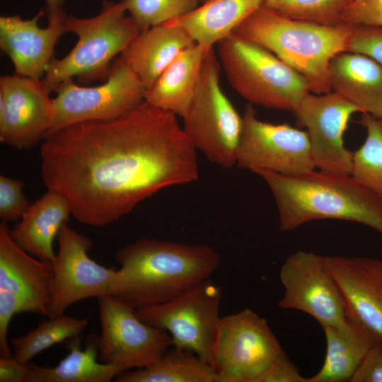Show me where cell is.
<instances>
[{"mask_svg": "<svg viewBox=\"0 0 382 382\" xmlns=\"http://www.w3.org/2000/svg\"><path fill=\"white\" fill-rule=\"evenodd\" d=\"M253 173L273 194L282 231L313 220L338 219L363 224L382 234V199L350 175L314 170L296 175Z\"/></svg>", "mask_w": 382, "mask_h": 382, "instance_id": "3", "label": "cell"}, {"mask_svg": "<svg viewBox=\"0 0 382 382\" xmlns=\"http://www.w3.org/2000/svg\"><path fill=\"white\" fill-rule=\"evenodd\" d=\"M283 351L266 320L253 311L221 316L212 351L216 382H257Z\"/></svg>", "mask_w": 382, "mask_h": 382, "instance_id": "8", "label": "cell"}, {"mask_svg": "<svg viewBox=\"0 0 382 382\" xmlns=\"http://www.w3.org/2000/svg\"><path fill=\"white\" fill-rule=\"evenodd\" d=\"M342 21L352 25L382 26V0H351Z\"/></svg>", "mask_w": 382, "mask_h": 382, "instance_id": "35", "label": "cell"}, {"mask_svg": "<svg viewBox=\"0 0 382 382\" xmlns=\"http://www.w3.org/2000/svg\"><path fill=\"white\" fill-rule=\"evenodd\" d=\"M209 50L195 42L182 51L147 89L144 100L182 118L185 117Z\"/></svg>", "mask_w": 382, "mask_h": 382, "instance_id": "23", "label": "cell"}, {"mask_svg": "<svg viewBox=\"0 0 382 382\" xmlns=\"http://www.w3.org/2000/svg\"><path fill=\"white\" fill-rule=\"evenodd\" d=\"M116 382H216L214 368L195 353L173 347L150 366L120 372Z\"/></svg>", "mask_w": 382, "mask_h": 382, "instance_id": "27", "label": "cell"}, {"mask_svg": "<svg viewBox=\"0 0 382 382\" xmlns=\"http://www.w3.org/2000/svg\"><path fill=\"white\" fill-rule=\"evenodd\" d=\"M359 123L367 136L353 152L350 175L382 199V117L363 112Z\"/></svg>", "mask_w": 382, "mask_h": 382, "instance_id": "29", "label": "cell"}, {"mask_svg": "<svg viewBox=\"0 0 382 382\" xmlns=\"http://www.w3.org/2000/svg\"><path fill=\"white\" fill-rule=\"evenodd\" d=\"M236 166L252 172L265 170L287 175L306 173L316 168L306 132L288 124L260 120L250 103L243 115Z\"/></svg>", "mask_w": 382, "mask_h": 382, "instance_id": "13", "label": "cell"}, {"mask_svg": "<svg viewBox=\"0 0 382 382\" xmlns=\"http://www.w3.org/2000/svg\"><path fill=\"white\" fill-rule=\"evenodd\" d=\"M59 250L51 261L53 282L47 316L64 313L76 302L109 294L116 270L89 257L93 243L87 236L64 224L56 237Z\"/></svg>", "mask_w": 382, "mask_h": 382, "instance_id": "14", "label": "cell"}, {"mask_svg": "<svg viewBox=\"0 0 382 382\" xmlns=\"http://www.w3.org/2000/svg\"><path fill=\"white\" fill-rule=\"evenodd\" d=\"M41 177L71 215L105 226L164 188L199 178L197 150L177 115L144 100L114 119L83 121L47 134Z\"/></svg>", "mask_w": 382, "mask_h": 382, "instance_id": "1", "label": "cell"}, {"mask_svg": "<svg viewBox=\"0 0 382 382\" xmlns=\"http://www.w3.org/2000/svg\"><path fill=\"white\" fill-rule=\"evenodd\" d=\"M42 80L18 74L0 78V141L26 149L49 132L52 98Z\"/></svg>", "mask_w": 382, "mask_h": 382, "instance_id": "16", "label": "cell"}, {"mask_svg": "<svg viewBox=\"0 0 382 382\" xmlns=\"http://www.w3.org/2000/svg\"><path fill=\"white\" fill-rule=\"evenodd\" d=\"M329 71L333 92L362 113L382 117V66L364 54L342 52L331 59Z\"/></svg>", "mask_w": 382, "mask_h": 382, "instance_id": "21", "label": "cell"}, {"mask_svg": "<svg viewBox=\"0 0 382 382\" xmlns=\"http://www.w3.org/2000/svg\"><path fill=\"white\" fill-rule=\"evenodd\" d=\"M35 313L33 306L21 296L8 291L0 289V354L2 357H11L8 332L12 317L18 313Z\"/></svg>", "mask_w": 382, "mask_h": 382, "instance_id": "34", "label": "cell"}, {"mask_svg": "<svg viewBox=\"0 0 382 382\" xmlns=\"http://www.w3.org/2000/svg\"><path fill=\"white\" fill-rule=\"evenodd\" d=\"M257 382H308L283 351L262 373Z\"/></svg>", "mask_w": 382, "mask_h": 382, "instance_id": "36", "label": "cell"}, {"mask_svg": "<svg viewBox=\"0 0 382 382\" xmlns=\"http://www.w3.org/2000/svg\"><path fill=\"white\" fill-rule=\"evenodd\" d=\"M128 14L141 30L187 14L199 6V0H123Z\"/></svg>", "mask_w": 382, "mask_h": 382, "instance_id": "31", "label": "cell"}, {"mask_svg": "<svg viewBox=\"0 0 382 382\" xmlns=\"http://www.w3.org/2000/svg\"><path fill=\"white\" fill-rule=\"evenodd\" d=\"M207 1H209V0H199L200 4L204 3V2Z\"/></svg>", "mask_w": 382, "mask_h": 382, "instance_id": "40", "label": "cell"}, {"mask_svg": "<svg viewBox=\"0 0 382 382\" xmlns=\"http://www.w3.org/2000/svg\"><path fill=\"white\" fill-rule=\"evenodd\" d=\"M7 223L0 224V289L28 301L35 313L47 316L53 282L51 261L34 258L12 239Z\"/></svg>", "mask_w": 382, "mask_h": 382, "instance_id": "19", "label": "cell"}, {"mask_svg": "<svg viewBox=\"0 0 382 382\" xmlns=\"http://www.w3.org/2000/svg\"><path fill=\"white\" fill-rule=\"evenodd\" d=\"M346 52L364 54L382 66V26L352 25Z\"/></svg>", "mask_w": 382, "mask_h": 382, "instance_id": "33", "label": "cell"}, {"mask_svg": "<svg viewBox=\"0 0 382 382\" xmlns=\"http://www.w3.org/2000/svg\"><path fill=\"white\" fill-rule=\"evenodd\" d=\"M326 354L320 371L308 382H346L352 378L365 356L376 343L363 328L348 319L340 326L323 328Z\"/></svg>", "mask_w": 382, "mask_h": 382, "instance_id": "25", "label": "cell"}, {"mask_svg": "<svg viewBox=\"0 0 382 382\" xmlns=\"http://www.w3.org/2000/svg\"><path fill=\"white\" fill-rule=\"evenodd\" d=\"M97 299L101 324L98 345L100 361L122 371L141 369L156 362L172 345L166 330L144 323L133 308L109 294Z\"/></svg>", "mask_w": 382, "mask_h": 382, "instance_id": "11", "label": "cell"}, {"mask_svg": "<svg viewBox=\"0 0 382 382\" xmlns=\"http://www.w3.org/2000/svg\"><path fill=\"white\" fill-rule=\"evenodd\" d=\"M98 337L90 334L81 348L80 337L69 340V354L54 367H42L30 363L28 382H109L121 371V368L98 362Z\"/></svg>", "mask_w": 382, "mask_h": 382, "instance_id": "26", "label": "cell"}, {"mask_svg": "<svg viewBox=\"0 0 382 382\" xmlns=\"http://www.w3.org/2000/svg\"><path fill=\"white\" fill-rule=\"evenodd\" d=\"M48 18L64 13L63 6L66 0H46Z\"/></svg>", "mask_w": 382, "mask_h": 382, "instance_id": "39", "label": "cell"}, {"mask_svg": "<svg viewBox=\"0 0 382 382\" xmlns=\"http://www.w3.org/2000/svg\"><path fill=\"white\" fill-rule=\"evenodd\" d=\"M71 215L66 199L61 194L47 192L30 204L20 221L9 230L13 241L33 257L52 261L55 256L52 243L61 227Z\"/></svg>", "mask_w": 382, "mask_h": 382, "instance_id": "22", "label": "cell"}, {"mask_svg": "<svg viewBox=\"0 0 382 382\" xmlns=\"http://www.w3.org/2000/svg\"><path fill=\"white\" fill-rule=\"evenodd\" d=\"M88 323V318L78 319L64 313L42 320L27 334L11 340L14 357L28 363L37 354L50 347L80 337Z\"/></svg>", "mask_w": 382, "mask_h": 382, "instance_id": "28", "label": "cell"}, {"mask_svg": "<svg viewBox=\"0 0 382 382\" xmlns=\"http://www.w3.org/2000/svg\"><path fill=\"white\" fill-rule=\"evenodd\" d=\"M146 91L119 56L111 63L108 78L102 84L83 87L69 79L56 88L47 134L80 122L120 117L143 102Z\"/></svg>", "mask_w": 382, "mask_h": 382, "instance_id": "10", "label": "cell"}, {"mask_svg": "<svg viewBox=\"0 0 382 382\" xmlns=\"http://www.w3.org/2000/svg\"><path fill=\"white\" fill-rule=\"evenodd\" d=\"M350 382H382V344L371 347Z\"/></svg>", "mask_w": 382, "mask_h": 382, "instance_id": "37", "label": "cell"}, {"mask_svg": "<svg viewBox=\"0 0 382 382\" xmlns=\"http://www.w3.org/2000/svg\"><path fill=\"white\" fill-rule=\"evenodd\" d=\"M221 69L212 47L204 59L194 98L183 117V129L196 150L212 163L229 169L236 165L243 116L221 89Z\"/></svg>", "mask_w": 382, "mask_h": 382, "instance_id": "7", "label": "cell"}, {"mask_svg": "<svg viewBox=\"0 0 382 382\" xmlns=\"http://www.w3.org/2000/svg\"><path fill=\"white\" fill-rule=\"evenodd\" d=\"M42 8L31 19L19 15L0 17V47L13 62L16 73L35 80H42L54 59L55 45L64 30V12L48 18V25L39 26L45 15Z\"/></svg>", "mask_w": 382, "mask_h": 382, "instance_id": "17", "label": "cell"}, {"mask_svg": "<svg viewBox=\"0 0 382 382\" xmlns=\"http://www.w3.org/2000/svg\"><path fill=\"white\" fill-rule=\"evenodd\" d=\"M222 291L207 279L170 301L134 312L144 323L166 330L173 347L192 352L212 366Z\"/></svg>", "mask_w": 382, "mask_h": 382, "instance_id": "9", "label": "cell"}, {"mask_svg": "<svg viewBox=\"0 0 382 382\" xmlns=\"http://www.w3.org/2000/svg\"><path fill=\"white\" fill-rule=\"evenodd\" d=\"M109 294L134 309L173 299L209 279L221 262L207 244L143 237L120 248Z\"/></svg>", "mask_w": 382, "mask_h": 382, "instance_id": "2", "label": "cell"}, {"mask_svg": "<svg viewBox=\"0 0 382 382\" xmlns=\"http://www.w3.org/2000/svg\"><path fill=\"white\" fill-rule=\"evenodd\" d=\"M19 180L0 176V217L8 223L20 220L30 204L23 195Z\"/></svg>", "mask_w": 382, "mask_h": 382, "instance_id": "32", "label": "cell"}, {"mask_svg": "<svg viewBox=\"0 0 382 382\" xmlns=\"http://www.w3.org/2000/svg\"><path fill=\"white\" fill-rule=\"evenodd\" d=\"M360 109L335 92L308 93L294 111L298 125L306 127L315 166L325 173L350 175L353 152L343 135L352 115Z\"/></svg>", "mask_w": 382, "mask_h": 382, "instance_id": "15", "label": "cell"}, {"mask_svg": "<svg viewBox=\"0 0 382 382\" xmlns=\"http://www.w3.org/2000/svg\"><path fill=\"white\" fill-rule=\"evenodd\" d=\"M65 32L78 36V41L64 57L54 58L42 81L51 93L64 81L76 77L83 84L105 81L111 63L140 33L141 29L127 14L123 0H105L99 13L81 18L66 14Z\"/></svg>", "mask_w": 382, "mask_h": 382, "instance_id": "5", "label": "cell"}, {"mask_svg": "<svg viewBox=\"0 0 382 382\" xmlns=\"http://www.w3.org/2000/svg\"><path fill=\"white\" fill-rule=\"evenodd\" d=\"M347 317L382 344V261L328 256Z\"/></svg>", "mask_w": 382, "mask_h": 382, "instance_id": "18", "label": "cell"}, {"mask_svg": "<svg viewBox=\"0 0 382 382\" xmlns=\"http://www.w3.org/2000/svg\"><path fill=\"white\" fill-rule=\"evenodd\" d=\"M352 24L321 25L285 18L262 6L232 33L267 49L308 81L310 91H331L330 63L346 52Z\"/></svg>", "mask_w": 382, "mask_h": 382, "instance_id": "4", "label": "cell"}, {"mask_svg": "<svg viewBox=\"0 0 382 382\" xmlns=\"http://www.w3.org/2000/svg\"><path fill=\"white\" fill-rule=\"evenodd\" d=\"M279 279L284 292L278 302L279 308L304 312L322 328L347 322L345 301L328 256L297 251L282 264Z\"/></svg>", "mask_w": 382, "mask_h": 382, "instance_id": "12", "label": "cell"}, {"mask_svg": "<svg viewBox=\"0 0 382 382\" xmlns=\"http://www.w3.org/2000/svg\"><path fill=\"white\" fill-rule=\"evenodd\" d=\"M194 43L184 29L163 23L141 30L120 56L148 89Z\"/></svg>", "mask_w": 382, "mask_h": 382, "instance_id": "20", "label": "cell"}, {"mask_svg": "<svg viewBox=\"0 0 382 382\" xmlns=\"http://www.w3.org/2000/svg\"><path fill=\"white\" fill-rule=\"evenodd\" d=\"M216 46L228 83L248 103L294 112L311 92L303 75L253 42L231 33Z\"/></svg>", "mask_w": 382, "mask_h": 382, "instance_id": "6", "label": "cell"}, {"mask_svg": "<svg viewBox=\"0 0 382 382\" xmlns=\"http://www.w3.org/2000/svg\"><path fill=\"white\" fill-rule=\"evenodd\" d=\"M30 362L24 363L14 355L0 357V382H28Z\"/></svg>", "mask_w": 382, "mask_h": 382, "instance_id": "38", "label": "cell"}, {"mask_svg": "<svg viewBox=\"0 0 382 382\" xmlns=\"http://www.w3.org/2000/svg\"><path fill=\"white\" fill-rule=\"evenodd\" d=\"M351 0H263L262 6L285 18L326 25L343 23Z\"/></svg>", "mask_w": 382, "mask_h": 382, "instance_id": "30", "label": "cell"}, {"mask_svg": "<svg viewBox=\"0 0 382 382\" xmlns=\"http://www.w3.org/2000/svg\"><path fill=\"white\" fill-rule=\"evenodd\" d=\"M263 0H209L166 23L184 29L192 40L211 49L262 6Z\"/></svg>", "mask_w": 382, "mask_h": 382, "instance_id": "24", "label": "cell"}]
</instances>
